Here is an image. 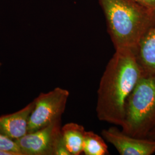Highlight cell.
Wrapping results in <instances>:
<instances>
[{
	"label": "cell",
	"mask_w": 155,
	"mask_h": 155,
	"mask_svg": "<svg viewBox=\"0 0 155 155\" xmlns=\"http://www.w3.org/2000/svg\"><path fill=\"white\" fill-rule=\"evenodd\" d=\"M144 74L135 50H116L106 66L97 91L96 112L99 120L122 126L127 98Z\"/></svg>",
	"instance_id": "6da1fadb"
},
{
	"label": "cell",
	"mask_w": 155,
	"mask_h": 155,
	"mask_svg": "<svg viewBox=\"0 0 155 155\" xmlns=\"http://www.w3.org/2000/svg\"><path fill=\"white\" fill-rule=\"evenodd\" d=\"M70 93L66 89L56 87L47 93H41L34 101L30 114L28 133L37 130L61 118Z\"/></svg>",
	"instance_id": "277c9868"
},
{
	"label": "cell",
	"mask_w": 155,
	"mask_h": 155,
	"mask_svg": "<svg viewBox=\"0 0 155 155\" xmlns=\"http://www.w3.org/2000/svg\"><path fill=\"white\" fill-rule=\"evenodd\" d=\"M0 150L11 151L18 155H22L15 141L7 138L0 133Z\"/></svg>",
	"instance_id": "8fae6325"
},
{
	"label": "cell",
	"mask_w": 155,
	"mask_h": 155,
	"mask_svg": "<svg viewBox=\"0 0 155 155\" xmlns=\"http://www.w3.org/2000/svg\"><path fill=\"white\" fill-rule=\"evenodd\" d=\"M1 66H2V64H1V61H0V71H1Z\"/></svg>",
	"instance_id": "2e32d148"
},
{
	"label": "cell",
	"mask_w": 155,
	"mask_h": 155,
	"mask_svg": "<svg viewBox=\"0 0 155 155\" xmlns=\"http://www.w3.org/2000/svg\"><path fill=\"white\" fill-rule=\"evenodd\" d=\"M147 138L152 139V140H155V127L151 130V132L149 133V134L148 135Z\"/></svg>",
	"instance_id": "9a60e30c"
},
{
	"label": "cell",
	"mask_w": 155,
	"mask_h": 155,
	"mask_svg": "<svg viewBox=\"0 0 155 155\" xmlns=\"http://www.w3.org/2000/svg\"><path fill=\"white\" fill-rule=\"evenodd\" d=\"M134 50L144 74L155 75V17Z\"/></svg>",
	"instance_id": "ba28073f"
},
{
	"label": "cell",
	"mask_w": 155,
	"mask_h": 155,
	"mask_svg": "<svg viewBox=\"0 0 155 155\" xmlns=\"http://www.w3.org/2000/svg\"><path fill=\"white\" fill-rule=\"evenodd\" d=\"M33 106V101L18 111L0 116V133L14 141L27 134L29 119Z\"/></svg>",
	"instance_id": "52a82bcc"
},
{
	"label": "cell",
	"mask_w": 155,
	"mask_h": 155,
	"mask_svg": "<svg viewBox=\"0 0 155 155\" xmlns=\"http://www.w3.org/2000/svg\"><path fill=\"white\" fill-rule=\"evenodd\" d=\"M61 118L58 119L15 141L21 155H55L61 137Z\"/></svg>",
	"instance_id": "5b68a950"
},
{
	"label": "cell",
	"mask_w": 155,
	"mask_h": 155,
	"mask_svg": "<svg viewBox=\"0 0 155 155\" xmlns=\"http://www.w3.org/2000/svg\"><path fill=\"white\" fill-rule=\"evenodd\" d=\"M0 155H18L16 153L11 152V151H7L4 150H0Z\"/></svg>",
	"instance_id": "5bb4252c"
},
{
	"label": "cell",
	"mask_w": 155,
	"mask_h": 155,
	"mask_svg": "<svg viewBox=\"0 0 155 155\" xmlns=\"http://www.w3.org/2000/svg\"><path fill=\"white\" fill-rule=\"evenodd\" d=\"M85 129L82 125L70 122L61 127V137L70 155H80L83 153Z\"/></svg>",
	"instance_id": "9c48e42d"
},
{
	"label": "cell",
	"mask_w": 155,
	"mask_h": 155,
	"mask_svg": "<svg viewBox=\"0 0 155 155\" xmlns=\"http://www.w3.org/2000/svg\"><path fill=\"white\" fill-rule=\"evenodd\" d=\"M55 155H70V153H69L64 143V141L61 137H61L59 139L56 147Z\"/></svg>",
	"instance_id": "7c38bea8"
},
{
	"label": "cell",
	"mask_w": 155,
	"mask_h": 155,
	"mask_svg": "<svg viewBox=\"0 0 155 155\" xmlns=\"http://www.w3.org/2000/svg\"><path fill=\"white\" fill-rule=\"evenodd\" d=\"M155 127V75L141 77L127 98L122 124L124 133L147 138Z\"/></svg>",
	"instance_id": "3957f363"
},
{
	"label": "cell",
	"mask_w": 155,
	"mask_h": 155,
	"mask_svg": "<svg viewBox=\"0 0 155 155\" xmlns=\"http://www.w3.org/2000/svg\"><path fill=\"white\" fill-rule=\"evenodd\" d=\"M115 50H135L154 20L155 10L134 0H98Z\"/></svg>",
	"instance_id": "7a4b0ae2"
},
{
	"label": "cell",
	"mask_w": 155,
	"mask_h": 155,
	"mask_svg": "<svg viewBox=\"0 0 155 155\" xmlns=\"http://www.w3.org/2000/svg\"><path fill=\"white\" fill-rule=\"evenodd\" d=\"M101 134L120 155H151L155 153V140L134 137L114 127L102 130Z\"/></svg>",
	"instance_id": "8992f818"
},
{
	"label": "cell",
	"mask_w": 155,
	"mask_h": 155,
	"mask_svg": "<svg viewBox=\"0 0 155 155\" xmlns=\"http://www.w3.org/2000/svg\"><path fill=\"white\" fill-rule=\"evenodd\" d=\"M83 153L85 155H109L108 147L103 138L93 131L84 133Z\"/></svg>",
	"instance_id": "30bf717a"
},
{
	"label": "cell",
	"mask_w": 155,
	"mask_h": 155,
	"mask_svg": "<svg viewBox=\"0 0 155 155\" xmlns=\"http://www.w3.org/2000/svg\"><path fill=\"white\" fill-rule=\"evenodd\" d=\"M149 9L155 10V0H134Z\"/></svg>",
	"instance_id": "4fadbf2b"
}]
</instances>
